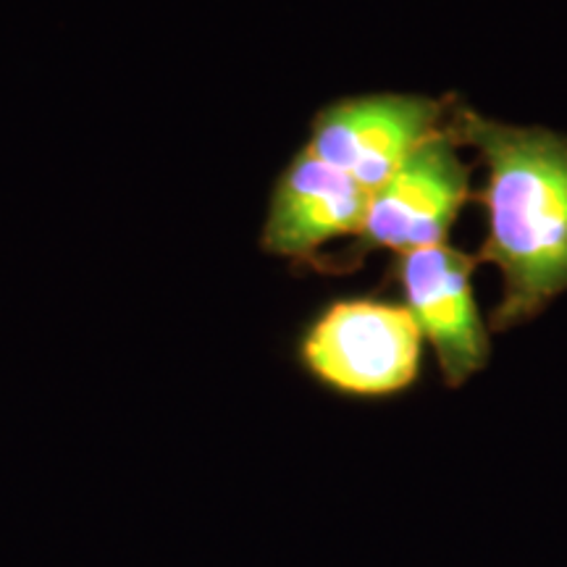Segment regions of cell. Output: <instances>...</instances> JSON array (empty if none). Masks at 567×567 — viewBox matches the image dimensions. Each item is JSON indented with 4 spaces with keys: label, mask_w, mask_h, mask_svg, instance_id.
I'll return each mask as SVG.
<instances>
[{
    "label": "cell",
    "mask_w": 567,
    "mask_h": 567,
    "mask_svg": "<svg viewBox=\"0 0 567 567\" xmlns=\"http://www.w3.org/2000/svg\"><path fill=\"white\" fill-rule=\"evenodd\" d=\"M444 132L486 166L488 237L476 260L502 274L488 331H509L567 292V137L494 122L460 97H450Z\"/></svg>",
    "instance_id": "cell-1"
},
{
    "label": "cell",
    "mask_w": 567,
    "mask_h": 567,
    "mask_svg": "<svg viewBox=\"0 0 567 567\" xmlns=\"http://www.w3.org/2000/svg\"><path fill=\"white\" fill-rule=\"evenodd\" d=\"M300 360L323 386L358 400L408 392L421 375L423 334L408 305L373 297L331 302L310 323Z\"/></svg>",
    "instance_id": "cell-2"
},
{
    "label": "cell",
    "mask_w": 567,
    "mask_h": 567,
    "mask_svg": "<svg viewBox=\"0 0 567 567\" xmlns=\"http://www.w3.org/2000/svg\"><path fill=\"white\" fill-rule=\"evenodd\" d=\"M471 197V166L457 155L455 140L444 130L436 132L375 189L347 260L358 266L373 250H392L402 258L423 247L446 245L457 213Z\"/></svg>",
    "instance_id": "cell-3"
},
{
    "label": "cell",
    "mask_w": 567,
    "mask_h": 567,
    "mask_svg": "<svg viewBox=\"0 0 567 567\" xmlns=\"http://www.w3.org/2000/svg\"><path fill=\"white\" fill-rule=\"evenodd\" d=\"M446 109L450 97H347L318 113L305 147L375 193L415 147L444 130Z\"/></svg>",
    "instance_id": "cell-4"
},
{
    "label": "cell",
    "mask_w": 567,
    "mask_h": 567,
    "mask_svg": "<svg viewBox=\"0 0 567 567\" xmlns=\"http://www.w3.org/2000/svg\"><path fill=\"white\" fill-rule=\"evenodd\" d=\"M478 260L450 245L423 247L396 258L394 276L423 339L434 347L446 386L467 384L492 354L488 326L478 313L471 276Z\"/></svg>",
    "instance_id": "cell-5"
},
{
    "label": "cell",
    "mask_w": 567,
    "mask_h": 567,
    "mask_svg": "<svg viewBox=\"0 0 567 567\" xmlns=\"http://www.w3.org/2000/svg\"><path fill=\"white\" fill-rule=\"evenodd\" d=\"M373 193L302 147L276 182L264 224L266 252L310 260L331 239L358 237Z\"/></svg>",
    "instance_id": "cell-6"
}]
</instances>
